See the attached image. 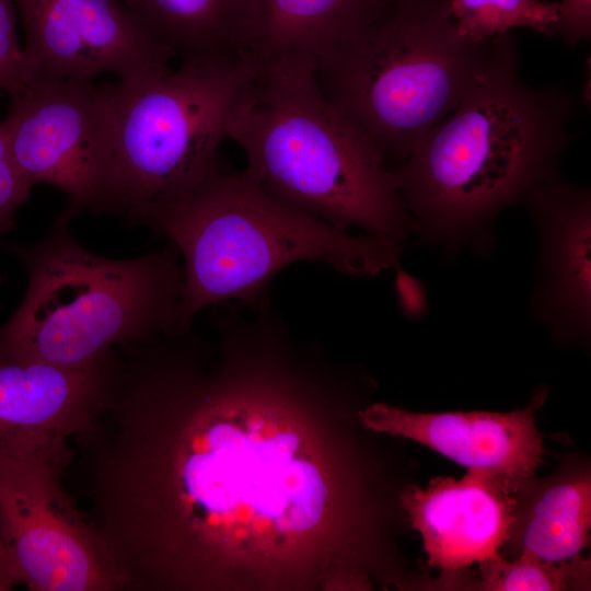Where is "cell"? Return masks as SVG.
Wrapping results in <instances>:
<instances>
[{
  "label": "cell",
  "mask_w": 591,
  "mask_h": 591,
  "mask_svg": "<svg viewBox=\"0 0 591 591\" xmlns=\"http://www.w3.org/2000/svg\"><path fill=\"white\" fill-rule=\"evenodd\" d=\"M144 31L182 60L239 56L241 0H119Z\"/></svg>",
  "instance_id": "e0dca14e"
},
{
  "label": "cell",
  "mask_w": 591,
  "mask_h": 591,
  "mask_svg": "<svg viewBox=\"0 0 591 591\" xmlns=\"http://www.w3.org/2000/svg\"><path fill=\"white\" fill-rule=\"evenodd\" d=\"M77 216L67 204L39 243L12 244L28 274L26 293L0 327L10 351L81 369L120 345L178 331L184 269L176 246L116 259L83 247L73 236Z\"/></svg>",
  "instance_id": "5b68a950"
},
{
  "label": "cell",
  "mask_w": 591,
  "mask_h": 591,
  "mask_svg": "<svg viewBox=\"0 0 591 591\" xmlns=\"http://www.w3.org/2000/svg\"><path fill=\"white\" fill-rule=\"evenodd\" d=\"M225 137L271 196L337 229L401 245L414 224L396 171L363 140L304 69H256Z\"/></svg>",
  "instance_id": "3957f363"
},
{
  "label": "cell",
  "mask_w": 591,
  "mask_h": 591,
  "mask_svg": "<svg viewBox=\"0 0 591 591\" xmlns=\"http://www.w3.org/2000/svg\"><path fill=\"white\" fill-rule=\"evenodd\" d=\"M9 95L2 126L26 184L61 189L77 215L106 213L111 134L101 88L38 77Z\"/></svg>",
  "instance_id": "9c48e42d"
},
{
  "label": "cell",
  "mask_w": 591,
  "mask_h": 591,
  "mask_svg": "<svg viewBox=\"0 0 591 591\" xmlns=\"http://www.w3.org/2000/svg\"><path fill=\"white\" fill-rule=\"evenodd\" d=\"M13 1L31 79L92 82L105 72L127 79L164 70L174 57L119 0Z\"/></svg>",
  "instance_id": "30bf717a"
},
{
  "label": "cell",
  "mask_w": 591,
  "mask_h": 591,
  "mask_svg": "<svg viewBox=\"0 0 591 591\" xmlns=\"http://www.w3.org/2000/svg\"><path fill=\"white\" fill-rule=\"evenodd\" d=\"M66 456H0V536L34 591H112L127 584L95 529L60 484Z\"/></svg>",
  "instance_id": "ba28073f"
},
{
  "label": "cell",
  "mask_w": 591,
  "mask_h": 591,
  "mask_svg": "<svg viewBox=\"0 0 591 591\" xmlns=\"http://www.w3.org/2000/svg\"><path fill=\"white\" fill-rule=\"evenodd\" d=\"M480 590L563 591L590 589L591 561L578 555L559 563L503 556L479 565Z\"/></svg>",
  "instance_id": "d6986e66"
},
{
  "label": "cell",
  "mask_w": 591,
  "mask_h": 591,
  "mask_svg": "<svg viewBox=\"0 0 591 591\" xmlns=\"http://www.w3.org/2000/svg\"><path fill=\"white\" fill-rule=\"evenodd\" d=\"M254 67L240 56L182 60L101 86L109 124L106 213L151 227L218 164Z\"/></svg>",
  "instance_id": "52a82bcc"
},
{
  "label": "cell",
  "mask_w": 591,
  "mask_h": 591,
  "mask_svg": "<svg viewBox=\"0 0 591 591\" xmlns=\"http://www.w3.org/2000/svg\"><path fill=\"white\" fill-rule=\"evenodd\" d=\"M21 584L15 569L0 536V591H5Z\"/></svg>",
  "instance_id": "603a6c76"
},
{
  "label": "cell",
  "mask_w": 591,
  "mask_h": 591,
  "mask_svg": "<svg viewBox=\"0 0 591 591\" xmlns=\"http://www.w3.org/2000/svg\"><path fill=\"white\" fill-rule=\"evenodd\" d=\"M496 37L461 35L451 0H381L314 77L386 164L404 162L475 84Z\"/></svg>",
  "instance_id": "8992f818"
},
{
  "label": "cell",
  "mask_w": 591,
  "mask_h": 591,
  "mask_svg": "<svg viewBox=\"0 0 591 591\" xmlns=\"http://www.w3.org/2000/svg\"><path fill=\"white\" fill-rule=\"evenodd\" d=\"M545 396L542 391L528 407L508 413H414L375 403L359 412V418L368 429L413 440L467 470L499 475L520 489L544 463L535 415Z\"/></svg>",
  "instance_id": "4fadbf2b"
},
{
  "label": "cell",
  "mask_w": 591,
  "mask_h": 591,
  "mask_svg": "<svg viewBox=\"0 0 591 591\" xmlns=\"http://www.w3.org/2000/svg\"><path fill=\"white\" fill-rule=\"evenodd\" d=\"M543 237L536 303L559 329L586 335L590 325V192L557 173L526 198Z\"/></svg>",
  "instance_id": "9a60e30c"
},
{
  "label": "cell",
  "mask_w": 591,
  "mask_h": 591,
  "mask_svg": "<svg viewBox=\"0 0 591 591\" xmlns=\"http://www.w3.org/2000/svg\"><path fill=\"white\" fill-rule=\"evenodd\" d=\"M13 0H0V92L13 93L31 80L16 35Z\"/></svg>",
  "instance_id": "ffe728a7"
},
{
  "label": "cell",
  "mask_w": 591,
  "mask_h": 591,
  "mask_svg": "<svg viewBox=\"0 0 591 591\" xmlns=\"http://www.w3.org/2000/svg\"><path fill=\"white\" fill-rule=\"evenodd\" d=\"M215 374L167 354L115 398L96 433L90 520L130 579L205 580L220 556L311 534L329 487L311 448L286 418L293 382L280 345L223 341Z\"/></svg>",
  "instance_id": "6da1fadb"
},
{
  "label": "cell",
  "mask_w": 591,
  "mask_h": 591,
  "mask_svg": "<svg viewBox=\"0 0 591 591\" xmlns=\"http://www.w3.org/2000/svg\"><path fill=\"white\" fill-rule=\"evenodd\" d=\"M381 0H241L236 54L256 69L315 72Z\"/></svg>",
  "instance_id": "5bb4252c"
},
{
  "label": "cell",
  "mask_w": 591,
  "mask_h": 591,
  "mask_svg": "<svg viewBox=\"0 0 591 591\" xmlns=\"http://www.w3.org/2000/svg\"><path fill=\"white\" fill-rule=\"evenodd\" d=\"M559 22L556 35L568 45L590 38L591 0H561L558 2Z\"/></svg>",
  "instance_id": "7402d4cb"
},
{
  "label": "cell",
  "mask_w": 591,
  "mask_h": 591,
  "mask_svg": "<svg viewBox=\"0 0 591 591\" xmlns=\"http://www.w3.org/2000/svg\"><path fill=\"white\" fill-rule=\"evenodd\" d=\"M31 189L12 160L0 119V237L13 228L16 211L30 198Z\"/></svg>",
  "instance_id": "44dd1931"
},
{
  "label": "cell",
  "mask_w": 591,
  "mask_h": 591,
  "mask_svg": "<svg viewBox=\"0 0 591 591\" xmlns=\"http://www.w3.org/2000/svg\"><path fill=\"white\" fill-rule=\"evenodd\" d=\"M451 12L464 37L482 42L528 27L546 36L556 35L558 2L542 0H451Z\"/></svg>",
  "instance_id": "ac0fdd59"
},
{
  "label": "cell",
  "mask_w": 591,
  "mask_h": 591,
  "mask_svg": "<svg viewBox=\"0 0 591 591\" xmlns=\"http://www.w3.org/2000/svg\"><path fill=\"white\" fill-rule=\"evenodd\" d=\"M576 104L559 86L525 83L513 40L497 36L488 66L465 97L396 170L414 223L432 236L455 239L526 199L557 173Z\"/></svg>",
  "instance_id": "7a4b0ae2"
},
{
  "label": "cell",
  "mask_w": 591,
  "mask_h": 591,
  "mask_svg": "<svg viewBox=\"0 0 591 591\" xmlns=\"http://www.w3.org/2000/svg\"><path fill=\"white\" fill-rule=\"evenodd\" d=\"M183 258L178 331L208 306L256 303L273 277L297 262L324 263L355 276L397 266L401 245L350 235L278 200L247 172L217 164L151 227Z\"/></svg>",
  "instance_id": "277c9868"
},
{
  "label": "cell",
  "mask_w": 591,
  "mask_h": 591,
  "mask_svg": "<svg viewBox=\"0 0 591 591\" xmlns=\"http://www.w3.org/2000/svg\"><path fill=\"white\" fill-rule=\"evenodd\" d=\"M117 358L81 369L16 355L0 345V456H69L66 440L84 434L115 383Z\"/></svg>",
  "instance_id": "8fae6325"
},
{
  "label": "cell",
  "mask_w": 591,
  "mask_h": 591,
  "mask_svg": "<svg viewBox=\"0 0 591 591\" xmlns=\"http://www.w3.org/2000/svg\"><path fill=\"white\" fill-rule=\"evenodd\" d=\"M509 546L512 558L569 560L590 542L591 476L589 471L561 473L526 482L518 491ZM503 549V548H502Z\"/></svg>",
  "instance_id": "2e32d148"
},
{
  "label": "cell",
  "mask_w": 591,
  "mask_h": 591,
  "mask_svg": "<svg viewBox=\"0 0 591 591\" xmlns=\"http://www.w3.org/2000/svg\"><path fill=\"white\" fill-rule=\"evenodd\" d=\"M519 489L508 479L467 470L460 479L439 476L401 495L420 534L428 566L452 579L473 564L502 557L515 520Z\"/></svg>",
  "instance_id": "7c38bea8"
}]
</instances>
